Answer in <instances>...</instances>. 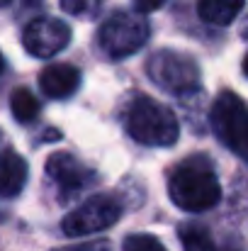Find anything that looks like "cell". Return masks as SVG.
Returning a JSON list of instances; mask_svg holds the SVG:
<instances>
[{"instance_id":"6da1fadb","label":"cell","mask_w":248,"mask_h":251,"mask_svg":"<svg viewBox=\"0 0 248 251\" xmlns=\"http://www.w3.org/2000/svg\"><path fill=\"white\" fill-rule=\"evenodd\" d=\"M173 205L185 212H207L222 200V185L207 156H187L173 168L168 178Z\"/></svg>"},{"instance_id":"7a4b0ae2","label":"cell","mask_w":248,"mask_h":251,"mask_svg":"<svg viewBox=\"0 0 248 251\" xmlns=\"http://www.w3.org/2000/svg\"><path fill=\"white\" fill-rule=\"evenodd\" d=\"M124 127L129 137L144 147H173L180 137L175 112L149 95H134L129 100L124 110Z\"/></svg>"},{"instance_id":"3957f363","label":"cell","mask_w":248,"mask_h":251,"mask_svg":"<svg viewBox=\"0 0 248 251\" xmlns=\"http://www.w3.org/2000/svg\"><path fill=\"white\" fill-rule=\"evenodd\" d=\"M149 20L139 10H119L97 29V44L110 59H127L149 42Z\"/></svg>"},{"instance_id":"277c9868","label":"cell","mask_w":248,"mask_h":251,"mask_svg":"<svg viewBox=\"0 0 248 251\" xmlns=\"http://www.w3.org/2000/svg\"><path fill=\"white\" fill-rule=\"evenodd\" d=\"M212 129L219 142L236 156L248 161V105L231 90L217 95L209 115Z\"/></svg>"},{"instance_id":"5b68a950","label":"cell","mask_w":248,"mask_h":251,"mask_svg":"<svg viewBox=\"0 0 248 251\" xmlns=\"http://www.w3.org/2000/svg\"><path fill=\"white\" fill-rule=\"evenodd\" d=\"M146 74L161 90L170 95H187L200 88V66L182 51L161 49L149 56Z\"/></svg>"},{"instance_id":"8992f818","label":"cell","mask_w":248,"mask_h":251,"mask_svg":"<svg viewBox=\"0 0 248 251\" xmlns=\"http://www.w3.org/2000/svg\"><path fill=\"white\" fill-rule=\"evenodd\" d=\"M119 217H122V202L114 195L102 193L88 198L73 212H68L61 222V229L66 237H85L112 227Z\"/></svg>"},{"instance_id":"52a82bcc","label":"cell","mask_w":248,"mask_h":251,"mask_svg":"<svg viewBox=\"0 0 248 251\" xmlns=\"http://www.w3.org/2000/svg\"><path fill=\"white\" fill-rule=\"evenodd\" d=\"M46 178L51 180L54 190L59 193L61 202L78 198L83 190L95 180V173L68 151H56L46 161Z\"/></svg>"},{"instance_id":"ba28073f","label":"cell","mask_w":248,"mask_h":251,"mask_svg":"<svg viewBox=\"0 0 248 251\" xmlns=\"http://www.w3.org/2000/svg\"><path fill=\"white\" fill-rule=\"evenodd\" d=\"M71 42V27L56 17H34L22 32V47L34 59H49Z\"/></svg>"},{"instance_id":"9c48e42d","label":"cell","mask_w":248,"mask_h":251,"mask_svg":"<svg viewBox=\"0 0 248 251\" xmlns=\"http://www.w3.org/2000/svg\"><path fill=\"white\" fill-rule=\"evenodd\" d=\"M81 85V71L71 64H51L39 74V88L51 100L71 98Z\"/></svg>"},{"instance_id":"30bf717a","label":"cell","mask_w":248,"mask_h":251,"mask_svg":"<svg viewBox=\"0 0 248 251\" xmlns=\"http://www.w3.org/2000/svg\"><path fill=\"white\" fill-rule=\"evenodd\" d=\"M27 183V161L15 154L12 149H5L2 154V176H0V190L5 198H15L22 193Z\"/></svg>"},{"instance_id":"8fae6325","label":"cell","mask_w":248,"mask_h":251,"mask_svg":"<svg viewBox=\"0 0 248 251\" xmlns=\"http://www.w3.org/2000/svg\"><path fill=\"white\" fill-rule=\"evenodd\" d=\"M246 0H200L197 2V15L207 25L226 27L236 20V15L244 10Z\"/></svg>"},{"instance_id":"7c38bea8","label":"cell","mask_w":248,"mask_h":251,"mask_svg":"<svg viewBox=\"0 0 248 251\" xmlns=\"http://www.w3.org/2000/svg\"><path fill=\"white\" fill-rule=\"evenodd\" d=\"M180 242H182L185 251H226L219 249V244L212 239V234L202 225H182L180 227Z\"/></svg>"},{"instance_id":"4fadbf2b","label":"cell","mask_w":248,"mask_h":251,"mask_svg":"<svg viewBox=\"0 0 248 251\" xmlns=\"http://www.w3.org/2000/svg\"><path fill=\"white\" fill-rule=\"evenodd\" d=\"M10 110H12V117L17 122L27 125V122L37 120V115H39V100L27 88H15L12 95H10Z\"/></svg>"},{"instance_id":"5bb4252c","label":"cell","mask_w":248,"mask_h":251,"mask_svg":"<svg viewBox=\"0 0 248 251\" xmlns=\"http://www.w3.org/2000/svg\"><path fill=\"white\" fill-rule=\"evenodd\" d=\"M61 7H64V12H68L73 17L90 20V17H97L102 12L105 0H61Z\"/></svg>"},{"instance_id":"9a60e30c","label":"cell","mask_w":248,"mask_h":251,"mask_svg":"<svg viewBox=\"0 0 248 251\" xmlns=\"http://www.w3.org/2000/svg\"><path fill=\"white\" fill-rule=\"evenodd\" d=\"M124 251H168L163 247V242H158L151 234H129L122 244Z\"/></svg>"},{"instance_id":"2e32d148","label":"cell","mask_w":248,"mask_h":251,"mask_svg":"<svg viewBox=\"0 0 248 251\" xmlns=\"http://www.w3.org/2000/svg\"><path fill=\"white\" fill-rule=\"evenodd\" d=\"M59 251H112V244L107 239H97V242H88V244H78V247H68V249Z\"/></svg>"},{"instance_id":"e0dca14e","label":"cell","mask_w":248,"mask_h":251,"mask_svg":"<svg viewBox=\"0 0 248 251\" xmlns=\"http://www.w3.org/2000/svg\"><path fill=\"white\" fill-rule=\"evenodd\" d=\"M134 2V7L139 10V12H154V10H158V7H163L165 0H132Z\"/></svg>"},{"instance_id":"ac0fdd59","label":"cell","mask_w":248,"mask_h":251,"mask_svg":"<svg viewBox=\"0 0 248 251\" xmlns=\"http://www.w3.org/2000/svg\"><path fill=\"white\" fill-rule=\"evenodd\" d=\"M244 74H246V78H248V54H246V59H244Z\"/></svg>"}]
</instances>
